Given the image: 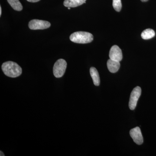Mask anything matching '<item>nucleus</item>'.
<instances>
[{
    "label": "nucleus",
    "instance_id": "a211bd4d",
    "mask_svg": "<svg viewBox=\"0 0 156 156\" xmlns=\"http://www.w3.org/2000/svg\"><path fill=\"white\" fill-rule=\"evenodd\" d=\"M70 7H68V9H70Z\"/></svg>",
    "mask_w": 156,
    "mask_h": 156
},
{
    "label": "nucleus",
    "instance_id": "9b49d317",
    "mask_svg": "<svg viewBox=\"0 0 156 156\" xmlns=\"http://www.w3.org/2000/svg\"><path fill=\"white\" fill-rule=\"evenodd\" d=\"M155 33L151 29H147L142 32L141 34V37L144 40H148L152 38L155 36Z\"/></svg>",
    "mask_w": 156,
    "mask_h": 156
},
{
    "label": "nucleus",
    "instance_id": "9d476101",
    "mask_svg": "<svg viewBox=\"0 0 156 156\" xmlns=\"http://www.w3.org/2000/svg\"><path fill=\"white\" fill-rule=\"evenodd\" d=\"M90 73L93 80L94 85L96 86H99L100 83V77L95 67H91L90 69Z\"/></svg>",
    "mask_w": 156,
    "mask_h": 156
},
{
    "label": "nucleus",
    "instance_id": "f257e3e1",
    "mask_svg": "<svg viewBox=\"0 0 156 156\" xmlns=\"http://www.w3.org/2000/svg\"><path fill=\"white\" fill-rule=\"evenodd\" d=\"M2 69L6 76L11 78L19 76L22 74V68L16 62L8 61L3 63Z\"/></svg>",
    "mask_w": 156,
    "mask_h": 156
},
{
    "label": "nucleus",
    "instance_id": "f3484780",
    "mask_svg": "<svg viewBox=\"0 0 156 156\" xmlns=\"http://www.w3.org/2000/svg\"><path fill=\"white\" fill-rule=\"evenodd\" d=\"M148 1V0H141V1H142V2H146Z\"/></svg>",
    "mask_w": 156,
    "mask_h": 156
},
{
    "label": "nucleus",
    "instance_id": "2eb2a0df",
    "mask_svg": "<svg viewBox=\"0 0 156 156\" xmlns=\"http://www.w3.org/2000/svg\"><path fill=\"white\" fill-rule=\"evenodd\" d=\"M0 153H1V155H0V156H5V155L3 153V152H2V151H0Z\"/></svg>",
    "mask_w": 156,
    "mask_h": 156
},
{
    "label": "nucleus",
    "instance_id": "423d86ee",
    "mask_svg": "<svg viewBox=\"0 0 156 156\" xmlns=\"http://www.w3.org/2000/svg\"><path fill=\"white\" fill-rule=\"evenodd\" d=\"M130 134L135 143L138 145L142 144L144 141L143 137L139 127H136L131 129L130 131Z\"/></svg>",
    "mask_w": 156,
    "mask_h": 156
},
{
    "label": "nucleus",
    "instance_id": "4468645a",
    "mask_svg": "<svg viewBox=\"0 0 156 156\" xmlns=\"http://www.w3.org/2000/svg\"><path fill=\"white\" fill-rule=\"evenodd\" d=\"M27 1L30 2H37L40 1V0H27Z\"/></svg>",
    "mask_w": 156,
    "mask_h": 156
},
{
    "label": "nucleus",
    "instance_id": "f03ea898",
    "mask_svg": "<svg viewBox=\"0 0 156 156\" xmlns=\"http://www.w3.org/2000/svg\"><path fill=\"white\" fill-rule=\"evenodd\" d=\"M71 41L77 44H88L91 43L93 40L92 34L87 32L78 31L73 33L70 36Z\"/></svg>",
    "mask_w": 156,
    "mask_h": 156
},
{
    "label": "nucleus",
    "instance_id": "7ed1b4c3",
    "mask_svg": "<svg viewBox=\"0 0 156 156\" xmlns=\"http://www.w3.org/2000/svg\"><path fill=\"white\" fill-rule=\"evenodd\" d=\"M67 67V62L63 59L56 61L53 68V74L56 78L62 77L65 73Z\"/></svg>",
    "mask_w": 156,
    "mask_h": 156
},
{
    "label": "nucleus",
    "instance_id": "0eeeda50",
    "mask_svg": "<svg viewBox=\"0 0 156 156\" xmlns=\"http://www.w3.org/2000/svg\"><path fill=\"white\" fill-rule=\"evenodd\" d=\"M109 56L110 59L120 62L123 57L122 50L117 45H114L111 48Z\"/></svg>",
    "mask_w": 156,
    "mask_h": 156
},
{
    "label": "nucleus",
    "instance_id": "ddd939ff",
    "mask_svg": "<svg viewBox=\"0 0 156 156\" xmlns=\"http://www.w3.org/2000/svg\"><path fill=\"white\" fill-rule=\"evenodd\" d=\"M112 5L116 11L119 12L122 8L121 0H113Z\"/></svg>",
    "mask_w": 156,
    "mask_h": 156
},
{
    "label": "nucleus",
    "instance_id": "6e6552de",
    "mask_svg": "<svg viewBox=\"0 0 156 156\" xmlns=\"http://www.w3.org/2000/svg\"><path fill=\"white\" fill-rule=\"evenodd\" d=\"M108 68L111 73H115L118 71L120 67V62L112 59H108L107 61Z\"/></svg>",
    "mask_w": 156,
    "mask_h": 156
},
{
    "label": "nucleus",
    "instance_id": "20e7f679",
    "mask_svg": "<svg viewBox=\"0 0 156 156\" xmlns=\"http://www.w3.org/2000/svg\"><path fill=\"white\" fill-rule=\"evenodd\" d=\"M51 24L50 22L45 20L34 19L29 23L28 26L31 30H44L49 28Z\"/></svg>",
    "mask_w": 156,
    "mask_h": 156
},
{
    "label": "nucleus",
    "instance_id": "1a4fd4ad",
    "mask_svg": "<svg viewBox=\"0 0 156 156\" xmlns=\"http://www.w3.org/2000/svg\"><path fill=\"white\" fill-rule=\"evenodd\" d=\"M86 0H65L63 5L66 7L75 8L86 3Z\"/></svg>",
    "mask_w": 156,
    "mask_h": 156
},
{
    "label": "nucleus",
    "instance_id": "f8f14e48",
    "mask_svg": "<svg viewBox=\"0 0 156 156\" xmlns=\"http://www.w3.org/2000/svg\"><path fill=\"white\" fill-rule=\"evenodd\" d=\"M12 8L17 11H21L23 9V6L19 0H7Z\"/></svg>",
    "mask_w": 156,
    "mask_h": 156
},
{
    "label": "nucleus",
    "instance_id": "39448f33",
    "mask_svg": "<svg viewBox=\"0 0 156 156\" xmlns=\"http://www.w3.org/2000/svg\"><path fill=\"white\" fill-rule=\"evenodd\" d=\"M141 93V88L139 87H137L133 89L130 95V100H129V107L130 109L134 110L136 108L137 101Z\"/></svg>",
    "mask_w": 156,
    "mask_h": 156
},
{
    "label": "nucleus",
    "instance_id": "dca6fc26",
    "mask_svg": "<svg viewBox=\"0 0 156 156\" xmlns=\"http://www.w3.org/2000/svg\"><path fill=\"white\" fill-rule=\"evenodd\" d=\"M2 7H0V16H1V15H2Z\"/></svg>",
    "mask_w": 156,
    "mask_h": 156
}]
</instances>
